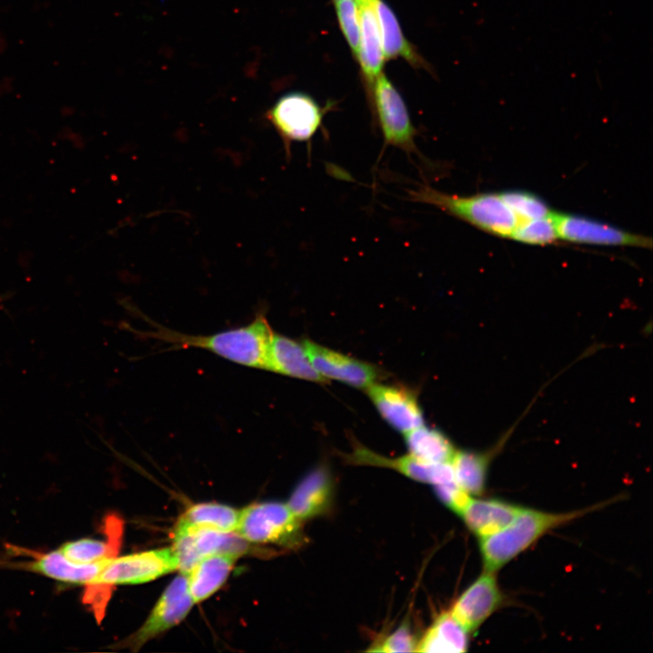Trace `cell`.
<instances>
[{"instance_id": "25", "label": "cell", "mask_w": 653, "mask_h": 653, "mask_svg": "<svg viewBox=\"0 0 653 653\" xmlns=\"http://www.w3.org/2000/svg\"><path fill=\"white\" fill-rule=\"evenodd\" d=\"M494 451L477 453L456 450L454 453L451 465L455 482L469 495H480L484 492L488 467Z\"/></svg>"}, {"instance_id": "15", "label": "cell", "mask_w": 653, "mask_h": 653, "mask_svg": "<svg viewBox=\"0 0 653 653\" xmlns=\"http://www.w3.org/2000/svg\"><path fill=\"white\" fill-rule=\"evenodd\" d=\"M27 551L31 554L32 560L6 565L41 574L58 582L73 586L84 587L91 583L111 559L82 564L68 560L59 549L44 553Z\"/></svg>"}, {"instance_id": "29", "label": "cell", "mask_w": 653, "mask_h": 653, "mask_svg": "<svg viewBox=\"0 0 653 653\" xmlns=\"http://www.w3.org/2000/svg\"><path fill=\"white\" fill-rule=\"evenodd\" d=\"M337 22L349 45L352 54L357 59L360 42L359 6L356 0H337L334 2Z\"/></svg>"}, {"instance_id": "12", "label": "cell", "mask_w": 653, "mask_h": 653, "mask_svg": "<svg viewBox=\"0 0 653 653\" xmlns=\"http://www.w3.org/2000/svg\"><path fill=\"white\" fill-rule=\"evenodd\" d=\"M502 598L494 572L485 570L458 597L450 612L470 634L501 606Z\"/></svg>"}, {"instance_id": "13", "label": "cell", "mask_w": 653, "mask_h": 653, "mask_svg": "<svg viewBox=\"0 0 653 653\" xmlns=\"http://www.w3.org/2000/svg\"><path fill=\"white\" fill-rule=\"evenodd\" d=\"M344 458L352 464L389 468L412 480L433 486L455 482L451 462L432 464L422 462L409 453L396 458H389L380 455L360 443H355L352 452L346 454Z\"/></svg>"}, {"instance_id": "27", "label": "cell", "mask_w": 653, "mask_h": 653, "mask_svg": "<svg viewBox=\"0 0 653 653\" xmlns=\"http://www.w3.org/2000/svg\"><path fill=\"white\" fill-rule=\"evenodd\" d=\"M520 221L549 217L551 210L538 196L520 190L499 193Z\"/></svg>"}, {"instance_id": "21", "label": "cell", "mask_w": 653, "mask_h": 653, "mask_svg": "<svg viewBox=\"0 0 653 653\" xmlns=\"http://www.w3.org/2000/svg\"><path fill=\"white\" fill-rule=\"evenodd\" d=\"M239 556L234 552L214 553L195 564L186 575L188 590L194 603L208 599L225 583Z\"/></svg>"}, {"instance_id": "19", "label": "cell", "mask_w": 653, "mask_h": 653, "mask_svg": "<svg viewBox=\"0 0 653 653\" xmlns=\"http://www.w3.org/2000/svg\"><path fill=\"white\" fill-rule=\"evenodd\" d=\"M359 6L360 42L356 61L359 63L366 93L382 73L385 56L373 0H356Z\"/></svg>"}, {"instance_id": "32", "label": "cell", "mask_w": 653, "mask_h": 653, "mask_svg": "<svg viewBox=\"0 0 653 653\" xmlns=\"http://www.w3.org/2000/svg\"><path fill=\"white\" fill-rule=\"evenodd\" d=\"M336 1H337V0H333V2H336Z\"/></svg>"}, {"instance_id": "5", "label": "cell", "mask_w": 653, "mask_h": 653, "mask_svg": "<svg viewBox=\"0 0 653 653\" xmlns=\"http://www.w3.org/2000/svg\"><path fill=\"white\" fill-rule=\"evenodd\" d=\"M367 95L385 144L408 154L418 153L415 143L417 131L404 100L383 72L375 80Z\"/></svg>"}, {"instance_id": "30", "label": "cell", "mask_w": 653, "mask_h": 653, "mask_svg": "<svg viewBox=\"0 0 653 653\" xmlns=\"http://www.w3.org/2000/svg\"><path fill=\"white\" fill-rule=\"evenodd\" d=\"M417 641L407 622L403 623L390 634L376 640L367 649L370 652H415Z\"/></svg>"}, {"instance_id": "24", "label": "cell", "mask_w": 653, "mask_h": 653, "mask_svg": "<svg viewBox=\"0 0 653 653\" xmlns=\"http://www.w3.org/2000/svg\"><path fill=\"white\" fill-rule=\"evenodd\" d=\"M404 439L409 454L427 463H450L456 452L446 435L424 424L405 433Z\"/></svg>"}, {"instance_id": "3", "label": "cell", "mask_w": 653, "mask_h": 653, "mask_svg": "<svg viewBox=\"0 0 653 653\" xmlns=\"http://www.w3.org/2000/svg\"><path fill=\"white\" fill-rule=\"evenodd\" d=\"M409 198L414 202L433 205L451 216L502 238L510 239L520 222L499 193L459 196L437 190L428 185H420L409 191Z\"/></svg>"}, {"instance_id": "28", "label": "cell", "mask_w": 653, "mask_h": 653, "mask_svg": "<svg viewBox=\"0 0 653 653\" xmlns=\"http://www.w3.org/2000/svg\"><path fill=\"white\" fill-rule=\"evenodd\" d=\"M510 239L531 245H545L555 241L558 236L551 214L545 218L520 221Z\"/></svg>"}, {"instance_id": "17", "label": "cell", "mask_w": 653, "mask_h": 653, "mask_svg": "<svg viewBox=\"0 0 653 653\" xmlns=\"http://www.w3.org/2000/svg\"><path fill=\"white\" fill-rule=\"evenodd\" d=\"M265 370L311 382H327L311 364L301 342L276 333L271 338Z\"/></svg>"}, {"instance_id": "31", "label": "cell", "mask_w": 653, "mask_h": 653, "mask_svg": "<svg viewBox=\"0 0 653 653\" xmlns=\"http://www.w3.org/2000/svg\"><path fill=\"white\" fill-rule=\"evenodd\" d=\"M440 501L458 515L471 498L455 482L434 486Z\"/></svg>"}, {"instance_id": "11", "label": "cell", "mask_w": 653, "mask_h": 653, "mask_svg": "<svg viewBox=\"0 0 653 653\" xmlns=\"http://www.w3.org/2000/svg\"><path fill=\"white\" fill-rule=\"evenodd\" d=\"M301 343L315 369L326 380L335 379L356 388L366 389L380 377V370L373 365L308 339H304Z\"/></svg>"}, {"instance_id": "10", "label": "cell", "mask_w": 653, "mask_h": 653, "mask_svg": "<svg viewBox=\"0 0 653 653\" xmlns=\"http://www.w3.org/2000/svg\"><path fill=\"white\" fill-rule=\"evenodd\" d=\"M558 239L582 244L651 248L650 238L581 216L551 213Z\"/></svg>"}, {"instance_id": "16", "label": "cell", "mask_w": 653, "mask_h": 653, "mask_svg": "<svg viewBox=\"0 0 653 653\" xmlns=\"http://www.w3.org/2000/svg\"><path fill=\"white\" fill-rule=\"evenodd\" d=\"M335 485L326 465L310 471L297 485L287 503L292 513L304 521L327 514L333 508Z\"/></svg>"}, {"instance_id": "26", "label": "cell", "mask_w": 653, "mask_h": 653, "mask_svg": "<svg viewBox=\"0 0 653 653\" xmlns=\"http://www.w3.org/2000/svg\"><path fill=\"white\" fill-rule=\"evenodd\" d=\"M240 511L216 502L198 503L190 507L180 521L191 526L210 528L225 532H235Z\"/></svg>"}, {"instance_id": "8", "label": "cell", "mask_w": 653, "mask_h": 653, "mask_svg": "<svg viewBox=\"0 0 653 653\" xmlns=\"http://www.w3.org/2000/svg\"><path fill=\"white\" fill-rule=\"evenodd\" d=\"M175 570H178V559L172 547L152 550L111 558L89 584L110 588L119 584H140Z\"/></svg>"}, {"instance_id": "18", "label": "cell", "mask_w": 653, "mask_h": 653, "mask_svg": "<svg viewBox=\"0 0 653 653\" xmlns=\"http://www.w3.org/2000/svg\"><path fill=\"white\" fill-rule=\"evenodd\" d=\"M522 507L496 499H469L460 512L467 528L476 536L484 538L508 526Z\"/></svg>"}, {"instance_id": "6", "label": "cell", "mask_w": 653, "mask_h": 653, "mask_svg": "<svg viewBox=\"0 0 653 653\" xmlns=\"http://www.w3.org/2000/svg\"><path fill=\"white\" fill-rule=\"evenodd\" d=\"M326 108L309 94L290 92L280 96L267 112L268 122L286 144L310 141L322 125Z\"/></svg>"}, {"instance_id": "23", "label": "cell", "mask_w": 653, "mask_h": 653, "mask_svg": "<svg viewBox=\"0 0 653 653\" xmlns=\"http://www.w3.org/2000/svg\"><path fill=\"white\" fill-rule=\"evenodd\" d=\"M469 645L468 631L449 611L439 614L417 641L415 652H463Z\"/></svg>"}, {"instance_id": "2", "label": "cell", "mask_w": 653, "mask_h": 653, "mask_svg": "<svg viewBox=\"0 0 653 653\" xmlns=\"http://www.w3.org/2000/svg\"><path fill=\"white\" fill-rule=\"evenodd\" d=\"M594 508L562 513L522 508L518 516L502 531L480 539L484 570H500L535 543L549 531L584 515Z\"/></svg>"}, {"instance_id": "9", "label": "cell", "mask_w": 653, "mask_h": 653, "mask_svg": "<svg viewBox=\"0 0 653 653\" xmlns=\"http://www.w3.org/2000/svg\"><path fill=\"white\" fill-rule=\"evenodd\" d=\"M193 604L187 576L180 574L170 583L143 625L122 642V647L138 650L149 640L180 623Z\"/></svg>"}, {"instance_id": "14", "label": "cell", "mask_w": 653, "mask_h": 653, "mask_svg": "<svg viewBox=\"0 0 653 653\" xmlns=\"http://www.w3.org/2000/svg\"><path fill=\"white\" fill-rule=\"evenodd\" d=\"M366 392L381 416L404 434L424 424L414 393L405 387L375 383Z\"/></svg>"}, {"instance_id": "7", "label": "cell", "mask_w": 653, "mask_h": 653, "mask_svg": "<svg viewBox=\"0 0 653 653\" xmlns=\"http://www.w3.org/2000/svg\"><path fill=\"white\" fill-rule=\"evenodd\" d=\"M249 542L236 532L188 525L177 521L172 548L178 559V570L187 575L202 558L219 552L246 553Z\"/></svg>"}, {"instance_id": "1", "label": "cell", "mask_w": 653, "mask_h": 653, "mask_svg": "<svg viewBox=\"0 0 653 653\" xmlns=\"http://www.w3.org/2000/svg\"><path fill=\"white\" fill-rule=\"evenodd\" d=\"M141 334L171 348H201L244 366L265 369L274 332L260 313L248 325L210 335H187L158 325Z\"/></svg>"}, {"instance_id": "4", "label": "cell", "mask_w": 653, "mask_h": 653, "mask_svg": "<svg viewBox=\"0 0 653 653\" xmlns=\"http://www.w3.org/2000/svg\"><path fill=\"white\" fill-rule=\"evenodd\" d=\"M303 522L287 503L256 502L240 511L235 532L249 543L296 551L307 542Z\"/></svg>"}, {"instance_id": "22", "label": "cell", "mask_w": 653, "mask_h": 653, "mask_svg": "<svg viewBox=\"0 0 653 653\" xmlns=\"http://www.w3.org/2000/svg\"><path fill=\"white\" fill-rule=\"evenodd\" d=\"M373 2L385 59L402 58L414 67L427 68L424 58L404 36L393 9L384 0Z\"/></svg>"}, {"instance_id": "20", "label": "cell", "mask_w": 653, "mask_h": 653, "mask_svg": "<svg viewBox=\"0 0 653 653\" xmlns=\"http://www.w3.org/2000/svg\"><path fill=\"white\" fill-rule=\"evenodd\" d=\"M122 521L116 516H107L103 521L104 540L81 538L63 543L59 550L71 561L93 563L116 557L122 540Z\"/></svg>"}]
</instances>
